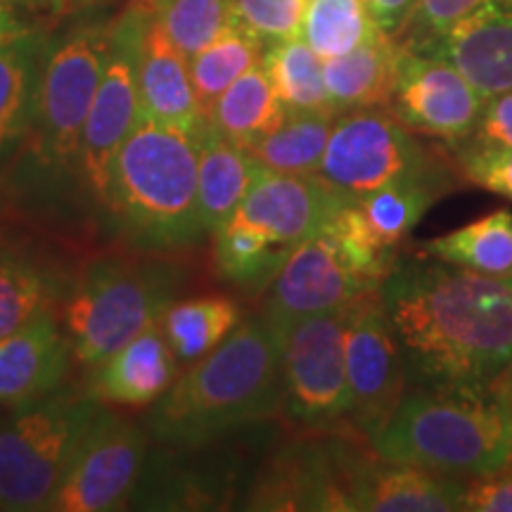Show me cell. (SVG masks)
<instances>
[{"label":"cell","instance_id":"cell-30","mask_svg":"<svg viewBox=\"0 0 512 512\" xmlns=\"http://www.w3.org/2000/svg\"><path fill=\"white\" fill-rule=\"evenodd\" d=\"M264 53L266 43L247 34L245 29L233 27L200 53L190 57L188 64L192 88H195L197 105H200L204 119L209 117V110L219 100V95L226 91L230 83L238 81L242 74L264 60Z\"/></svg>","mask_w":512,"mask_h":512},{"label":"cell","instance_id":"cell-19","mask_svg":"<svg viewBox=\"0 0 512 512\" xmlns=\"http://www.w3.org/2000/svg\"><path fill=\"white\" fill-rule=\"evenodd\" d=\"M138 95L143 117L190 133H202L207 128L192 88L188 57L171 43L155 15L147 22L140 41Z\"/></svg>","mask_w":512,"mask_h":512},{"label":"cell","instance_id":"cell-20","mask_svg":"<svg viewBox=\"0 0 512 512\" xmlns=\"http://www.w3.org/2000/svg\"><path fill=\"white\" fill-rule=\"evenodd\" d=\"M465 482L460 475L418 465L368 460L358 477L351 510L361 512H453L463 510Z\"/></svg>","mask_w":512,"mask_h":512},{"label":"cell","instance_id":"cell-36","mask_svg":"<svg viewBox=\"0 0 512 512\" xmlns=\"http://www.w3.org/2000/svg\"><path fill=\"white\" fill-rule=\"evenodd\" d=\"M482 0H415V8L396 34L401 46L422 50L446 34L458 19L472 12Z\"/></svg>","mask_w":512,"mask_h":512},{"label":"cell","instance_id":"cell-13","mask_svg":"<svg viewBox=\"0 0 512 512\" xmlns=\"http://www.w3.org/2000/svg\"><path fill=\"white\" fill-rule=\"evenodd\" d=\"M482 107V93L446 57L401 46L387 110L408 131L458 143L472 136Z\"/></svg>","mask_w":512,"mask_h":512},{"label":"cell","instance_id":"cell-10","mask_svg":"<svg viewBox=\"0 0 512 512\" xmlns=\"http://www.w3.org/2000/svg\"><path fill=\"white\" fill-rule=\"evenodd\" d=\"M432 169V159L387 107L339 114L318 176L354 200L382 185Z\"/></svg>","mask_w":512,"mask_h":512},{"label":"cell","instance_id":"cell-28","mask_svg":"<svg viewBox=\"0 0 512 512\" xmlns=\"http://www.w3.org/2000/svg\"><path fill=\"white\" fill-rule=\"evenodd\" d=\"M261 62L287 110L335 114L325 88L323 60L313 53L302 36L266 46Z\"/></svg>","mask_w":512,"mask_h":512},{"label":"cell","instance_id":"cell-37","mask_svg":"<svg viewBox=\"0 0 512 512\" xmlns=\"http://www.w3.org/2000/svg\"><path fill=\"white\" fill-rule=\"evenodd\" d=\"M458 162L467 181L512 200V150L465 145Z\"/></svg>","mask_w":512,"mask_h":512},{"label":"cell","instance_id":"cell-24","mask_svg":"<svg viewBox=\"0 0 512 512\" xmlns=\"http://www.w3.org/2000/svg\"><path fill=\"white\" fill-rule=\"evenodd\" d=\"M425 254L491 278H512V211L498 209L425 242Z\"/></svg>","mask_w":512,"mask_h":512},{"label":"cell","instance_id":"cell-12","mask_svg":"<svg viewBox=\"0 0 512 512\" xmlns=\"http://www.w3.org/2000/svg\"><path fill=\"white\" fill-rule=\"evenodd\" d=\"M147 434L136 422L102 411L83 434L48 510L107 512L121 508L143 467Z\"/></svg>","mask_w":512,"mask_h":512},{"label":"cell","instance_id":"cell-27","mask_svg":"<svg viewBox=\"0 0 512 512\" xmlns=\"http://www.w3.org/2000/svg\"><path fill=\"white\" fill-rule=\"evenodd\" d=\"M240 316L233 299L197 297L171 304L159 318V328L178 361H197L238 328Z\"/></svg>","mask_w":512,"mask_h":512},{"label":"cell","instance_id":"cell-14","mask_svg":"<svg viewBox=\"0 0 512 512\" xmlns=\"http://www.w3.org/2000/svg\"><path fill=\"white\" fill-rule=\"evenodd\" d=\"M380 290L347 259L328 230L299 242L271 280L266 320L273 330L306 316L342 309L361 294Z\"/></svg>","mask_w":512,"mask_h":512},{"label":"cell","instance_id":"cell-43","mask_svg":"<svg viewBox=\"0 0 512 512\" xmlns=\"http://www.w3.org/2000/svg\"><path fill=\"white\" fill-rule=\"evenodd\" d=\"M494 384H496L498 392L503 394V399L508 401V406H510V411H512V361L508 363V368H505L503 373L496 377Z\"/></svg>","mask_w":512,"mask_h":512},{"label":"cell","instance_id":"cell-39","mask_svg":"<svg viewBox=\"0 0 512 512\" xmlns=\"http://www.w3.org/2000/svg\"><path fill=\"white\" fill-rule=\"evenodd\" d=\"M463 510L512 512V463L489 475L472 477L465 486Z\"/></svg>","mask_w":512,"mask_h":512},{"label":"cell","instance_id":"cell-29","mask_svg":"<svg viewBox=\"0 0 512 512\" xmlns=\"http://www.w3.org/2000/svg\"><path fill=\"white\" fill-rule=\"evenodd\" d=\"M43 48L46 41L34 31L0 43V147L31 124Z\"/></svg>","mask_w":512,"mask_h":512},{"label":"cell","instance_id":"cell-26","mask_svg":"<svg viewBox=\"0 0 512 512\" xmlns=\"http://www.w3.org/2000/svg\"><path fill=\"white\" fill-rule=\"evenodd\" d=\"M439 183L441 178L437 171L430 169L358 195L351 202L361 211L377 242L384 247H394L418 226L422 216L437 202L441 195Z\"/></svg>","mask_w":512,"mask_h":512},{"label":"cell","instance_id":"cell-35","mask_svg":"<svg viewBox=\"0 0 512 512\" xmlns=\"http://www.w3.org/2000/svg\"><path fill=\"white\" fill-rule=\"evenodd\" d=\"M306 3L309 0H233L235 24L271 46L302 36Z\"/></svg>","mask_w":512,"mask_h":512},{"label":"cell","instance_id":"cell-42","mask_svg":"<svg viewBox=\"0 0 512 512\" xmlns=\"http://www.w3.org/2000/svg\"><path fill=\"white\" fill-rule=\"evenodd\" d=\"M10 5H22V8H34V10H64L72 8L74 3H86V0H5Z\"/></svg>","mask_w":512,"mask_h":512},{"label":"cell","instance_id":"cell-6","mask_svg":"<svg viewBox=\"0 0 512 512\" xmlns=\"http://www.w3.org/2000/svg\"><path fill=\"white\" fill-rule=\"evenodd\" d=\"M176 275L159 264L102 259L88 268L64 304V328L83 366L107 358L159 323L174 304Z\"/></svg>","mask_w":512,"mask_h":512},{"label":"cell","instance_id":"cell-34","mask_svg":"<svg viewBox=\"0 0 512 512\" xmlns=\"http://www.w3.org/2000/svg\"><path fill=\"white\" fill-rule=\"evenodd\" d=\"M50 299L48 275L27 256L0 249V337L46 313Z\"/></svg>","mask_w":512,"mask_h":512},{"label":"cell","instance_id":"cell-2","mask_svg":"<svg viewBox=\"0 0 512 512\" xmlns=\"http://www.w3.org/2000/svg\"><path fill=\"white\" fill-rule=\"evenodd\" d=\"M278 408H283L278 335L266 318H252L166 389L155 401L150 427L169 444L200 446Z\"/></svg>","mask_w":512,"mask_h":512},{"label":"cell","instance_id":"cell-33","mask_svg":"<svg viewBox=\"0 0 512 512\" xmlns=\"http://www.w3.org/2000/svg\"><path fill=\"white\" fill-rule=\"evenodd\" d=\"M152 15L188 60L238 27L233 0H157Z\"/></svg>","mask_w":512,"mask_h":512},{"label":"cell","instance_id":"cell-4","mask_svg":"<svg viewBox=\"0 0 512 512\" xmlns=\"http://www.w3.org/2000/svg\"><path fill=\"white\" fill-rule=\"evenodd\" d=\"M200 136L140 117L114 157L105 202L152 245H183L204 233L197 209Z\"/></svg>","mask_w":512,"mask_h":512},{"label":"cell","instance_id":"cell-44","mask_svg":"<svg viewBox=\"0 0 512 512\" xmlns=\"http://www.w3.org/2000/svg\"><path fill=\"white\" fill-rule=\"evenodd\" d=\"M140 3H145V5H147V8H152V5H155V3H157V0H140Z\"/></svg>","mask_w":512,"mask_h":512},{"label":"cell","instance_id":"cell-31","mask_svg":"<svg viewBox=\"0 0 512 512\" xmlns=\"http://www.w3.org/2000/svg\"><path fill=\"white\" fill-rule=\"evenodd\" d=\"M216 235V264L223 278L242 287H264L275 278L292 249L275 245L252 223L228 219Z\"/></svg>","mask_w":512,"mask_h":512},{"label":"cell","instance_id":"cell-1","mask_svg":"<svg viewBox=\"0 0 512 512\" xmlns=\"http://www.w3.org/2000/svg\"><path fill=\"white\" fill-rule=\"evenodd\" d=\"M380 297L415 384H489L512 361V278L396 261Z\"/></svg>","mask_w":512,"mask_h":512},{"label":"cell","instance_id":"cell-5","mask_svg":"<svg viewBox=\"0 0 512 512\" xmlns=\"http://www.w3.org/2000/svg\"><path fill=\"white\" fill-rule=\"evenodd\" d=\"M0 420V510H48L83 434L105 406L88 394L50 392Z\"/></svg>","mask_w":512,"mask_h":512},{"label":"cell","instance_id":"cell-18","mask_svg":"<svg viewBox=\"0 0 512 512\" xmlns=\"http://www.w3.org/2000/svg\"><path fill=\"white\" fill-rule=\"evenodd\" d=\"M91 368V394L102 406L143 408L174 384L178 358L155 323Z\"/></svg>","mask_w":512,"mask_h":512},{"label":"cell","instance_id":"cell-11","mask_svg":"<svg viewBox=\"0 0 512 512\" xmlns=\"http://www.w3.org/2000/svg\"><path fill=\"white\" fill-rule=\"evenodd\" d=\"M344 363L351 394L349 420L370 444L406 394V368L380 290L361 294L349 304Z\"/></svg>","mask_w":512,"mask_h":512},{"label":"cell","instance_id":"cell-22","mask_svg":"<svg viewBox=\"0 0 512 512\" xmlns=\"http://www.w3.org/2000/svg\"><path fill=\"white\" fill-rule=\"evenodd\" d=\"M264 166L249 155L247 147L211 131L209 124L200 136L197 159V209L204 233L219 230L245 200Z\"/></svg>","mask_w":512,"mask_h":512},{"label":"cell","instance_id":"cell-16","mask_svg":"<svg viewBox=\"0 0 512 512\" xmlns=\"http://www.w3.org/2000/svg\"><path fill=\"white\" fill-rule=\"evenodd\" d=\"M422 50L446 57L484 100L512 91V0H482Z\"/></svg>","mask_w":512,"mask_h":512},{"label":"cell","instance_id":"cell-9","mask_svg":"<svg viewBox=\"0 0 512 512\" xmlns=\"http://www.w3.org/2000/svg\"><path fill=\"white\" fill-rule=\"evenodd\" d=\"M152 17V8L131 0L110 24V50L98 93L83 126L79 164L98 200L107 197L110 169L119 147L143 117L138 95L140 41Z\"/></svg>","mask_w":512,"mask_h":512},{"label":"cell","instance_id":"cell-32","mask_svg":"<svg viewBox=\"0 0 512 512\" xmlns=\"http://www.w3.org/2000/svg\"><path fill=\"white\" fill-rule=\"evenodd\" d=\"M382 31L363 0H309L302 38L320 60L344 55Z\"/></svg>","mask_w":512,"mask_h":512},{"label":"cell","instance_id":"cell-3","mask_svg":"<svg viewBox=\"0 0 512 512\" xmlns=\"http://www.w3.org/2000/svg\"><path fill=\"white\" fill-rule=\"evenodd\" d=\"M389 463L477 477L512 463V411L496 384H415L370 441Z\"/></svg>","mask_w":512,"mask_h":512},{"label":"cell","instance_id":"cell-40","mask_svg":"<svg viewBox=\"0 0 512 512\" xmlns=\"http://www.w3.org/2000/svg\"><path fill=\"white\" fill-rule=\"evenodd\" d=\"M363 3H366L377 27L392 36L399 34L415 8V0H363Z\"/></svg>","mask_w":512,"mask_h":512},{"label":"cell","instance_id":"cell-41","mask_svg":"<svg viewBox=\"0 0 512 512\" xmlns=\"http://www.w3.org/2000/svg\"><path fill=\"white\" fill-rule=\"evenodd\" d=\"M27 31L29 29L24 27V24L17 19L15 12H12V5L5 3V0H0V43L27 34Z\"/></svg>","mask_w":512,"mask_h":512},{"label":"cell","instance_id":"cell-15","mask_svg":"<svg viewBox=\"0 0 512 512\" xmlns=\"http://www.w3.org/2000/svg\"><path fill=\"white\" fill-rule=\"evenodd\" d=\"M347 200L318 174L292 176L264 169L233 219L252 223L275 245L292 249L328 226Z\"/></svg>","mask_w":512,"mask_h":512},{"label":"cell","instance_id":"cell-23","mask_svg":"<svg viewBox=\"0 0 512 512\" xmlns=\"http://www.w3.org/2000/svg\"><path fill=\"white\" fill-rule=\"evenodd\" d=\"M285 114L287 107L275 93L264 62H259L219 95L209 110L207 124L219 136L249 147L271 133Z\"/></svg>","mask_w":512,"mask_h":512},{"label":"cell","instance_id":"cell-17","mask_svg":"<svg viewBox=\"0 0 512 512\" xmlns=\"http://www.w3.org/2000/svg\"><path fill=\"white\" fill-rule=\"evenodd\" d=\"M72 354V344L48 311L0 337V406L55 392L67 377Z\"/></svg>","mask_w":512,"mask_h":512},{"label":"cell","instance_id":"cell-7","mask_svg":"<svg viewBox=\"0 0 512 512\" xmlns=\"http://www.w3.org/2000/svg\"><path fill=\"white\" fill-rule=\"evenodd\" d=\"M110 50V24H81L46 43L38 64L31 124L50 164L79 162L83 126Z\"/></svg>","mask_w":512,"mask_h":512},{"label":"cell","instance_id":"cell-8","mask_svg":"<svg viewBox=\"0 0 512 512\" xmlns=\"http://www.w3.org/2000/svg\"><path fill=\"white\" fill-rule=\"evenodd\" d=\"M347 309L349 304L275 330L283 368V408L294 422L313 430L349 418L351 394L344 363Z\"/></svg>","mask_w":512,"mask_h":512},{"label":"cell","instance_id":"cell-38","mask_svg":"<svg viewBox=\"0 0 512 512\" xmlns=\"http://www.w3.org/2000/svg\"><path fill=\"white\" fill-rule=\"evenodd\" d=\"M475 147H505L512 150V91L484 100L475 131L467 138Z\"/></svg>","mask_w":512,"mask_h":512},{"label":"cell","instance_id":"cell-25","mask_svg":"<svg viewBox=\"0 0 512 512\" xmlns=\"http://www.w3.org/2000/svg\"><path fill=\"white\" fill-rule=\"evenodd\" d=\"M337 114L332 112H290L285 119L247 147L249 155L266 171L292 176H313L323 162L332 124Z\"/></svg>","mask_w":512,"mask_h":512},{"label":"cell","instance_id":"cell-21","mask_svg":"<svg viewBox=\"0 0 512 512\" xmlns=\"http://www.w3.org/2000/svg\"><path fill=\"white\" fill-rule=\"evenodd\" d=\"M401 43L387 31H377L349 53L323 60V79L332 110L344 112L387 107L399 74Z\"/></svg>","mask_w":512,"mask_h":512}]
</instances>
